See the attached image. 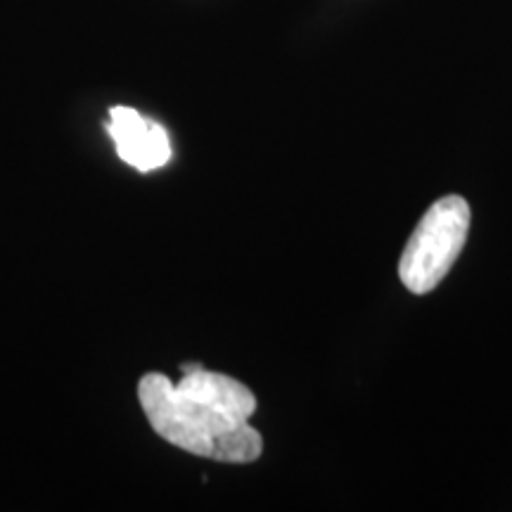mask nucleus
<instances>
[{
	"label": "nucleus",
	"instance_id": "f257e3e1",
	"mask_svg": "<svg viewBox=\"0 0 512 512\" xmlns=\"http://www.w3.org/2000/svg\"><path fill=\"white\" fill-rule=\"evenodd\" d=\"M138 399L152 430L192 456L254 463L264 451V439L249 420L233 418L162 373H147L138 382Z\"/></svg>",
	"mask_w": 512,
	"mask_h": 512
},
{
	"label": "nucleus",
	"instance_id": "f03ea898",
	"mask_svg": "<svg viewBox=\"0 0 512 512\" xmlns=\"http://www.w3.org/2000/svg\"><path fill=\"white\" fill-rule=\"evenodd\" d=\"M470 230V204L446 195L425 211L411 240L403 247L399 278L413 294H427L451 271Z\"/></svg>",
	"mask_w": 512,
	"mask_h": 512
},
{
	"label": "nucleus",
	"instance_id": "7ed1b4c3",
	"mask_svg": "<svg viewBox=\"0 0 512 512\" xmlns=\"http://www.w3.org/2000/svg\"><path fill=\"white\" fill-rule=\"evenodd\" d=\"M107 133L114 140L117 155L140 174L162 169L174 155L166 128L157 121L145 119L131 107H112Z\"/></svg>",
	"mask_w": 512,
	"mask_h": 512
}]
</instances>
